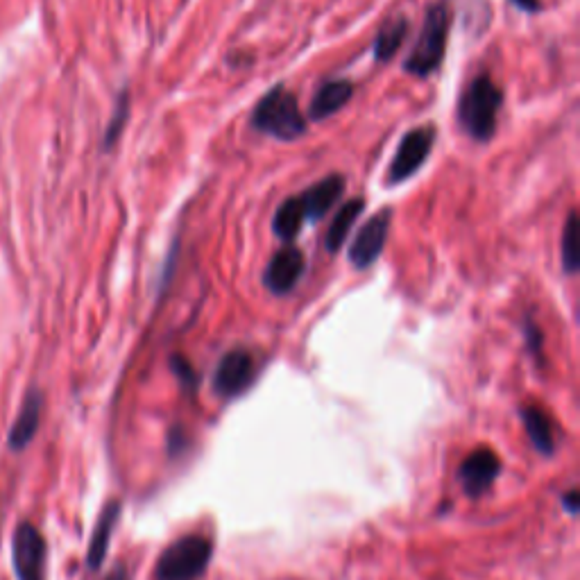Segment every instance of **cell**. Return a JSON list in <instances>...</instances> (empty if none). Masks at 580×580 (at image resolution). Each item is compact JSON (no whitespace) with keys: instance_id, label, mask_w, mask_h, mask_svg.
Returning <instances> with one entry per match:
<instances>
[{"instance_id":"obj_1","label":"cell","mask_w":580,"mask_h":580,"mask_svg":"<svg viewBox=\"0 0 580 580\" xmlns=\"http://www.w3.org/2000/svg\"><path fill=\"white\" fill-rule=\"evenodd\" d=\"M503 105V91L490 75H479L467 84L458 102V123L469 139L485 143L497 132V118Z\"/></svg>"},{"instance_id":"obj_3","label":"cell","mask_w":580,"mask_h":580,"mask_svg":"<svg viewBox=\"0 0 580 580\" xmlns=\"http://www.w3.org/2000/svg\"><path fill=\"white\" fill-rule=\"evenodd\" d=\"M449 23L451 16L447 5H433L429 14H426L424 28L417 37V44L413 53L406 57L404 71L417 75V78H429L435 73L445 59L447 53V39H449Z\"/></svg>"},{"instance_id":"obj_11","label":"cell","mask_w":580,"mask_h":580,"mask_svg":"<svg viewBox=\"0 0 580 580\" xmlns=\"http://www.w3.org/2000/svg\"><path fill=\"white\" fill-rule=\"evenodd\" d=\"M41 411H44V395H41L39 388L28 390L25 395L21 411L16 415V420L10 429V435H7V445H10L12 451H23L34 440V435L39 431L41 424Z\"/></svg>"},{"instance_id":"obj_14","label":"cell","mask_w":580,"mask_h":580,"mask_svg":"<svg viewBox=\"0 0 580 580\" xmlns=\"http://www.w3.org/2000/svg\"><path fill=\"white\" fill-rule=\"evenodd\" d=\"M354 96V84L349 80H331L324 82L315 93L309 107V116L313 121H322V118L334 116L340 112Z\"/></svg>"},{"instance_id":"obj_22","label":"cell","mask_w":580,"mask_h":580,"mask_svg":"<svg viewBox=\"0 0 580 580\" xmlns=\"http://www.w3.org/2000/svg\"><path fill=\"white\" fill-rule=\"evenodd\" d=\"M524 334H526V345L528 349H531V354L540 358V352H542V331L537 329V324L531 322V320H526L524 322Z\"/></svg>"},{"instance_id":"obj_13","label":"cell","mask_w":580,"mask_h":580,"mask_svg":"<svg viewBox=\"0 0 580 580\" xmlns=\"http://www.w3.org/2000/svg\"><path fill=\"white\" fill-rule=\"evenodd\" d=\"M121 513H123V503L118 499L109 501L107 506L102 508L98 524L96 528H93V535L89 540V551H87V567L91 571H98L102 567V562H105L109 542H112V535L116 531L118 519H121Z\"/></svg>"},{"instance_id":"obj_24","label":"cell","mask_w":580,"mask_h":580,"mask_svg":"<svg viewBox=\"0 0 580 580\" xmlns=\"http://www.w3.org/2000/svg\"><path fill=\"white\" fill-rule=\"evenodd\" d=\"M510 3L519 7L522 12H540L542 10L540 0H510Z\"/></svg>"},{"instance_id":"obj_19","label":"cell","mask_w":580,"mask_h":580,"mask_svg":"<svg viewBox=\"0 0 580 580\" xmlns=\"http://www.w3.org/2000/svg\"><path fill=\"white\" fill-rule=\"evenodd\" d=\"M562 268L567 275L578 270V216L576 211L569 213L567 225L562 229Z\"/></svg>"},{"instance_id":"obj_23","label":"cell","mask_w":580,"mask_h":580,"mask_svg":"<svg viewBox=\"0 0 580 580\" xmlns=\"http://www.w3.org/2000/svg\"><path fill=\"white\" fill-rule=\"evenodd\" d=\"M562 508L567 510L569 515H578V508H580V492L574 488L569 490L565 497H562Z\"/></svg>"},{"instance_id":"obj_5","label":"cell","mask_w":580,"mask_h":580,"mask_svg":"<svg viewBox=\"0 0 580 580\" xmlns=\"http://www.w3.org/2000/svg\"><path fill=\"white\" fill-rule=\"evenodd\" d=\"M14 571L19 580H46V540L37 526L21 522L12 540Z\"/></svg>"},{"instance_id":"obj_25","label":"cell","mask_w":580,"mask_h":580,"mask_svg":"<svg viewBox=\"0 0 580 580\" xmlns=\"http://www.w3.org/2000/svg\"><path fill=\"white\" fill-rule=\"evenodd\" d=\"M105 580H130V574H127V569L123 565H118Z\"/></svg>"},{"instance_id":"obj_9","label":"cell","mask_w":580,"mask_h":580,"mask_svg":"<svg viewBox=\"0 0 580 580\" xmlns=\"http://www.w3.org/2000/svg\"><path fill=\"white\" fill-rule=\"evenodd\" d=\"M304 254L295 245H284L272 254L266 270H263V286L275 295H288L304 275Z\"/></svg>"},{"instance_id":"obj_2","label":"cell","mask_w":580,"mask_h":580,"mask_svg":"<svg viewBox=\"0 0 580 580\" xmlns=\"http://www.w3.org/2000/svg\"><path fill=\"white\" fill-rule=\"evenodd\" d=\"M252 127L261 134H268L279 141H295L309 130V123L302 116L300 102L293 91H288L284 84L270 89L266 96L259 100V105L252 112Z\"/></svg>"},{"instance_id":"obj_7","label":"cell","mask_w":580,"mask_h":580,"mask_svg":"<svg viewBox=\"0 0 580 580\" xmlns=\"http://www.w3.org/2000/svg\"><path fill=\"white\" fill-rule=\"evenodd\" d=\"M433 143H435V130L431 125L415 127V130L406 132V136L397 148V155L388 168L390 182L399 184V182H406L408 177H413L417 170L424 166V161L429 159Z\"/></svg>"},{"instance_id":"obj_12","label":"cell","mask_w":580,"mask_h":580,"mask_svg":"<svg viewBox=\"0 0 580 580\" xmlns=\"http://www.w3.org/2000/svg\"><path fill=\"white\" fill-rule=\"evenodd\" d=\"M343 191H345L343 175H329L309 186V189L300 195L304 218L311 220V223H318V220L327 216L329 209L340 200Z\"/></svg>"},{"instance_id":"obj_17","label":"cell","mask_w":580,"mask_h":580,"mask_svg":"<svg viewBox=\"0 0 580 580\" xmlns=\"http://www.w3.org/2000/svg\"><path fill=\"white\" fill-rule=\"evenodd\" d=\"M304 220L306 218L300 198H288L279 204L275 218H272V232H275L279 241L290 243L297 234H300Z\"/></svg>"},{"instance_id":"obj_8","label":"cell","mask_w":580,"mask_h":580,"mask_svg":"<svg viewBox=\"0 0 580 580\" xmlns=\"http://www.w3.org/2000/svg\"><path fill=\"white\" fill-rule=\"evenodd\" d=\"M390 220L392 211L381 209L361 227V232L356 234L352 247H349V261L356 270L370 268L374 261L381 257L383 247H386L388 234H390Z\"/></svg>"},{"instance_id":"obj_4","label":"cell","mask_w":580,"mask_h":580,"mask_svg":"<svg viewBox=\"0 0 580 580\" xmlns=\"http://www.w3.org/2000/svg\"><path fill=\"white\" fill-rule=\"evenodd\" d=\"M213 556V544L202 535H184L164 549L157 567V580H198Z\"/></svg>"},{"instance_id":"obj_10","label":"cell","mask_w":580,"mask_h":580,"mask_svg":"<svg viewBox=\"0 0 580 580\" xmlns=\"http://www.w3.org/2000/svg\"><path fill=\"white\" fill-rule=\"evenodd\" d=\"M501 472V460L494 454L492 449H476L474 454H469L463 465L458 469V479L463 483V490L467 497L479 499L488 492L494 481L499 479Z\"/></svg>"},{"instance_id":"obj_21","label":"cell","mask_w":580,"mask_h":580,"mask_svg":"<svg viewBox=\"0 0 580 580\" xmlns=\"http://www.w3.org/2000/svg\"><path fill=\"white\" fill-rule=\"evenodd\" d=\"M170 368H173L175 377L179 379V383H182L184 390L193 392L195 388H198V374H195V370L191 368V363L186 361V358L173 356L170 358Z\"/></svg>"},{"instance_id":"obj_20","label":"cell","mask_w":580,"mask_h":580,"mask_svg":"<svg viewBox=\"0 0 580 580\" xmlns=\"http://www.w3.org/2000/svg\"><path fill=\"white\" fill-rule=\"evenodd\" d=\"M127 114H130V93L123 91L121 98H118L116 102L112 121H109V127L105 132V148H112V145L118 141V136H121L123 127L127 123Z\"/></svg>"},{"instance_id":"obj_6","label":"cell","mask_w":580,"mask_h":580,"mask_svg":"<svg viewBox=\"0 0 580 580\" xmlns=\"http://www.w3.org/2000/svg\"><path fill=\"white\" fill-rule=\"evenodd\" d=\"M254 377H257L254 356L247 349L236 347L218 361V368L213 372V390L223 399L241 397L254 383Z\"/></svg>"},{"instance_id":"obj_15","label":"cell","mask_w":580,"mask_h":580,"mask_svg":"<svg viewBox=\"0 0 580 580\" xmlns=\"http://www.w3.org/2000/svg\"><path fill=\"white\" fill-rule=\"evenodd\" d=\"M519 413H522L524 429L528 433V438H531L533 447L540 451L542 456H551L553 451H556V433H553L549 415L537 406H524Z\"/></svg>"},{"instance_id":"obj_18","label":"cell","mask_w":580,"mask_h":580,"mask_svg":"<svg viewBox=\"0 0 580 580\" xmlns=\"http://www.w3.org/2000/svg\"><path fill=\"white\" fill-rule=\"evenodd\" d=\"M406 34L408 21L404 16H397V19L388 21L379 30L377 39H374V59H377V62H390V59L399 53V48H402Z\"/></svg>"},{"instance_id":"obj_16","label":"cell","mask_w":580,"mask_h":580,"mask_svg":"<svg viewBox=\"0 0 580 580\" xmlns=\"http://www.w3.org/2000/svg\"><path fill=\"white\" fill-rule=\"evenodd\" d=\"M363 207H365L363 198L349 200L343 204V207H340V211L336 213V218L331 220L327 236H324V247H327L331 254L338 252L340 247L345 245V238L349 236V232H352V227L358 220V216H361Z\"/></svg>"}]
</instances>
